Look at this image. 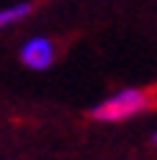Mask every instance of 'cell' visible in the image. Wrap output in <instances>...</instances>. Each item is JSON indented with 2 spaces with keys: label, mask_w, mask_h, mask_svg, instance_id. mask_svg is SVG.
Wrapping results in <instances>:
<instances>
[{
  "label": "cell",
  "mask_w": 157,
  "mask_h": 160,
  "mask_svg": "<svg viewBox=\"0 0 157 160\" xmlns=\"http://www.w3.org/2000/svg\"><path fill=\"white\" fill-rule=\"evenodd\" d=\"M19 58H22V64L28 66V69L42 72V69H47V66L52 64V58H55L52 42H50V39H42V36H36V39H31V42L22 47Z\"/></svg>",
  "instance_id": "2"
},
{
  "label": "cell",
  "mask_w": 157,
  "mask_h": 160,
  "mask_svg": "<svg viewBox=\"0 0 157 160\" xmlns=\"http://www.w3.org/2000/svg\"><path fill=\"white\" fill-rule=\"evenodd\" d=\"M31 11H33L31 3H17V6H8V8H0V28L14 25V22H19V19H25Z\"/></svg>",
  "instance_id": "3"
},
{
  "label": "cell",
  "mask_w": 157,
  "mask_h": 160,
  "mask_svg": "<svg viewBox=\"0 0 157 160\" xmlns=\"http://www.w3.org/2000/svg\"><path fill=\"white\" fill-rule=\"evenodd\" d=\"M155 144H157V135H155Z\"/></svg>",
  "instance_id": "4"
},
{
  "label": "cell",
  "mask_w": 157,
  "mask_h": 160,
  "mask_svg": "<svg viewBox=\"0 0 157 160\" xmlns=\"http://www.w3.org/2000/svg\"><path fill=\"white\" fill-rule=\"evenodd\" d=\"M155 105V91L152 88H124L119 94L108 97L105 102H99L91 116L96 122H124V119H132L138 113L149 111Z\"/></svg>",
  "instance_id": "1"
}]
</instances>
